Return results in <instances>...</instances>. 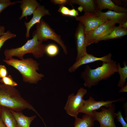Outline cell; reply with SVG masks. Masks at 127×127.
I'll list each match as a JSON object with an SVG mask.
<instances>
[{
    "label": "cell",
    "instance_id": "11",
    "mask_svg": "<svg viewBox=\"0 0 127 127\" xmlns=\"http://www.w3.org/2000/svg\"><path fill=\"white\" fill-rule=\"evenodd\" d=\"M77 51L75 61L87 53L84 27L79 22L75 34Z\"/></svg>",
    "mask_w": 127,
    "mask_h": 127
},
{
    "label": "cell",
    "instance_id": "15",
    "mask_svg": "<svg viewBox=\"0 0 127 127\" xmlns=\"http://www.w3.org/2000/svg\"><path fill=\"white\" fill-rule=\"evenodd\" d=\"M20 4V8L22 11L20 16L19 18L20 20L24 17L26 19L28 16L33 14L36 8L40 5L36 0H22L19 1Z\"/></svg>",
    "mask_w": 127,
    "mask_h": 127
},
{
    "label": "cell",
    "instance_id": "4",
    "mask_svg": "<svg viewBox=\"0 0 127 127\" xmlns=\"http://www.w3.org/2000/svg\"><path fill=\"white\" fill-rule=\"evenodd\" d=\"M32 39L28 40L23 45L19 47L6 49L4 54L5 60H8L13 56L18 57L20 60L23 59L26 54H32L36 58L43 56L45 53L46 45L43 42L38 41L36 34L33 32Z\"/></svg>",
    "mask_w": 127,
    "mask_h": 127
},
{
    "label": "cell",
    "instance_id": "6",
    "mask_svg": "<svg viewBox=\"0 0 127 127\" xmlns=\"http://www.w3.org/2000/svg\"><path fill=\"white\" fill-rule=\"evenodd\" d=\"M117 23L116 21L111 20L94 30L85 32L87 47L100 41L102 38L111 32Z\"/></svg>",
    "mask_w": 127,
    "mask_h": 127
},
{
    "label": "cell",
    "instance_id": "10",
    "mask_svg": "<svg viewBox=\"0 0 127 127\" xmlns=\"http://www.w3.org/2000/svg\"><path fill=\"white\" fill-rule=\"evenodd\" d=\"M76 20L83 25L85 32L94 30L109 20L100 18L96 13L84 12V14L75 17Z\"/></svg>",
    "mask_w": 127,
    "mask_h": 127
},
{
    "label": "cell",
    "instance_id": "27",
    "mask_svg": "<svg viewBox=\"0 0 127 127\" xmlns=\"http://www.w3.org/2000/svg\"><path fill=\"white\" fill-rule=\"evenodd\" d=\"M19 3V1L12 2L10 0H0V13L9 6Z\"/></svg>",
    "mask_w": 127,
    "mask_h": 127
},
{
    "label": "cell",
    "instance_id": "29",
    "mask_svg": "<svg viewBox=\"0 0 127 127\" xmlns=\"http://www.w3.org/2000/svg\"><path fill=\"white\" fill-rule=\"evenodd\" d=\"M50 1L54 4L59 6L68 4L69 2V0H51Z\"/></svg>",
    "mask_w": 127,
    "mask_h": 127
},
{
    "label": "cell",
    "instance_id": "36",
    "mask_svg": "<svg viewBox=\"0 0 127 127\" xmlns=\"http://www.w3.org/2000/svg\"><path fill=\"white\" fill-rule=\"evenodd\" d=\"M78 10L80 11V12H81L83 11V9L82 7L80 6L78 7Z\"/></svg>",
    "mask_w": 127,
    "mask_h": 127
},
{
    "label": "cell",
    "instance_id": "31",
    "mask_svg": "<svg viewBox=\"0 0 127 127\" xmlns=\"http://www.w3.org/2000/svg\"><path fill=\"white\" fill-rule=\"evenodd\" d=\"M121 88L119 90V92L120 93L127 92V84L126 82L125 85L121 87Z\"/></svg>",
    "mask_w": 127,
    "mask_h": 127
},
{
    "label": "cell",
    "instance_id": "3",
    "mask_svg": "<svg viewBox=\"0 0 127 127\" xmlns=\"http://www.w3.org/2000/svg\"><path fill=\"white\" fill-rule=\"evenodd\" d=\"M3 61L18 71L25 82L37 84L44 77V74L37 71L40 69L39 63L32 58L19 60L12 57Z\"/></svg>",
    "mask_w": 127,
    "mask_h": 127
},
{
    "label": "cell",
    "instance_id": "25",
    "mask_svg": "<svg viewBox=\"0 0 127 127\" xmlns=\"http://www.w3.org/2000/svg\"><path fill=\"white\" fill-rule=\"evenodd\" d=\"M16 35L9 30L7 31L0 37V50L4 43L7 40L15 38Z\"/></svg>",
    "mask_w": 127,
    "mask_h": 127
},
{
    "label": "cell",
    "instance_id": "30",
    "mask_svg": "<svg viewBox=\"0 0 127 127\" xmlns=\"http://www.w3.org/2000/svg\"><path fill=\"white\" fill-rule=\"evenodd\" d=\"M8 72L6 67L4 65H0V78H2L7 75Z\"/></svg>",
    "mask_w": 127,
    "mask_h": 127
},
{
    "label": "cell",
    "instance_id": "1",
    "mask_svg": "<svg viewBox=\"0 0 127 127\" xmlns=\"http://www.w3.org/2000/svg\"><path fill=\"white\" fill-rule=\"evenodd\" d=\"M0 106L10 110L21 112L28 109L39 115L33 107L21 95L15 87L0 83Z\"/></svg>",
    "mask_w": 127,
    "mask_h": 127
},
{
    "label": "cell",
    "instance_id": "8",
    "mask_svg": "<svg viewBox=\"0 0 127 127\" xmlns=\"http://www.w3.org/2000/svg\"><path fill=\"white\" fill-rule=\"evenodd\" d=\"M100 109V111H94L91 114L94 120L99 123V127H117L115 122L116 116L115 104L113 103L108 108L103 107Z\"/></svg>",
    "mask_w": 127,
    "mask_h": 127
},
{
    "label": "cell",
    "instance_id": "14",
    "mask_svg": "<svg viewBox=\"0 0 127 127\" xmlns=\"http://www.w3.org/2000/svg\"><path fill=\"white\" fill-rule=\"evenodd\" d=\"M96 14L98 17L101 18L109 20H115L119 25L127 21V12H118L109 10L105 12L98 11Z\"/></svg>",
    "mask_w": 127,
    "mask_h": 127
},
{
    "label": "cell",
    "instance_id": "33",
    "mask_svg": "<svg viewBox=\"0 0 127 127\" xmlns=\"http://www.w3.org/2000/svg\"><path fill=\"white\" fill-rule=\"evenodd\" d=\"M119 26L124 29H127V21L119 25Z\"/></svg>",
    "mask_w": 127,
    "mask_h": 127
},
{
    "label": "cell",
    "instance_id": "28",
    "mask_svg": "<svg viewBox=\"0 0 127 127\" xmlns=\"http://www.w3.org/2000/svg\"><path fill=\"white\" fill-rule=\"evenodd\" d=\"M116 118L122 127H127V124L125 120L120 111H118L116 113Z\"/></svg>",
    "mask_w": 127,
    "mask_h": 127
},
{
    "label": "cell",
    "instance_id": "16",
    "mask_svg": "<svg viewBox=\"0 0 127 127\" xmlns=\"http://www.w3.org/2000/svg\"><path fill=\"white\" fill-rule=\"evenodd\" d=\"M69 4H77L81 6L84 12L96 13L98 11L96 0H69Z\"/></svg>",
    "mask_w": 127,
    "mask_h": 127
},
{
    "label": "cell",
    "instance_id": "35",
    "mask_svg": "<svg viewBox=\"0 0 127 127\" xmlns=\"http://www.w3.org/2000/svg\"><path fill=\"white\" fill-rule=\"evenodd\" d=\"M0 127H6L0 117Z\"/></svg>",
    "mask_w": 127,
    "mask_h": 127
},
{
    "label": "cell",
    "instance_id": "7",
    "mask_svg": "<svg viewBox=\"0 0 127 127\" xmlns=\"http://www.w3.org/2000/svg\"><path fill=\"white\" fill-rule=\"evenodd\" d=\"M87 93L86 89L81 87L78 90L75 95L72 93L68 96L64 107L68 114L75 118L77 117L83 104L84 100L83 97Z\"/></svg>",
    "mask_w": 127,
    "mask_h": 127
},
{
    "label": "cell",
    "instance_id": "5",
    "mask_svg": "<svg viewBox=\"0 0 127 127\" xmlns=\"http://www.w3.org/2000/svg\"><path fill=\"white\" fill-rule=\"evenodd\" d=\"M36 34L38 41L43 42L48 40H51L58 43L62 48L65 54L68 53L66 46L61 36L57 34L49 25L43 19L36 24V30L34 32Z\"/></svg>",
    "mask_w": 127,
    "mask_h": 127
},
{
    "label": "cell",
    "instance_id": "38",
    "mask_svg": "<svg viewBox=\"0 0 127 127\" xmlns=\"http://www.w3.org/2000/svg\"><path fill=\"white\" fill-rule=\"evenodd\" d=\"M0 80H1V78H0Z\"/></svg>",
    "mask_w": 127,
    "mask_h": 127
},
{
    "label": "cell",
    "instance_id": "2",
    "mask_svg": "<svg viewBox=\"0 0 127 127\" xmlns=\"http://www.w3.org/2000/svg\"><path fill=\"white\" fill-rule=\"evenodd\" d=\"M116 61L103 62L102 65L92 69L88 65L81 73L80 77L84 81V86L89 88L98 84L102 80H106L117 72Z\"/></svg>",
    "mask_w": 127,
    "mask_h": 127
},
{
    "label": "cell",
    "instance_id": "37",
    "mask_svg": "<svg viewBox=\"0 0 127 127\" xmlns=\"http://www.w3.org/2000/svg\"><path fill=\"white\" fill-rule=\"evenodd\" d=\"M1 107L0 106V116H1Z\"/></svg>",
    "mask_w": 127,
    "mask_h": 127
},
{
    "label": "cell",
    "instance_id": "23",
    "mask_svg": "<svg viewBox=\"0 0 127 127\" xmlns=\"http://www.w3.org/2000/svg\"><path fill=\"white\" fill-rule=\"evenodd\" d=\"M58 11L63 16L75 17L79 15L78 11L74 8L70 9L64 6H60Z\"/></svg>",
    "mask_w": 127,
    "mask_h": 127
},
{
    "label": "cell",
    "instance_id": "13",
    "mask_svg": "<svg viewBox=\"0 0 127 127\" xmlns=\"http://www.w3.org/2000/svg\"><path fill=\"white\" fill-rule=\"evenodd\" d=\"M33 15L32 18L29 21L24 22L26 28L25 36L27 38L30 37V31L32 27L36 24L39 23L42 17L46 15H50L51 14L44 6L40 5L36 9Z\"/></svg>",
    "mask_w": 127,
    "mask_h": 127
},
{
    "label": "cell",
    "instance_id": "24",
    "mask_svg": "<svg viewBox=\"0 0 127 127\" xmlns=\"http://www.w3.org/2000/svg\"><path fill=\"white\" fill-rule=\"evenodd\" d=\"M45 53L48 56L53 57L56 56L59 52V49L58 46L53 44H50L46 45Z\"/></svg>",
    "mask_w": 127,
    "mask_h": 127
},
{
    "label": "cell",
    "instance_id": "9",
    "mask_svg": "<svg viewBox=\"0 0 127 127\" xmlns=\"http://www.w3.org/2000/svg\"><path fill=\"white\" fill-rule=\"evenodd\" d=\"M125 98L121 97L112 100L96 101L92 96H90L88 99L84 100L83 105L79 111V113L91 115L92 112L94 111L98 110L103 107L108 108L115 102L124 101Z\"/></svg>",
    "mask_w": 127,
    "mask_h": 127
},
{
    "label": "cell",
    "instance_id": "26",
    "mask_svg": "<svg viewBox=\"0 0 127 127\" xmlns=\"http://www.w3.org/2000/svg\"><path fill=\"white\" fill-rule=\"evenodd\" d=\"M0 82L5 85L15 87L18 84L14 80L11 75H7L5 77L1 79Z\"/></svg>",
    "mask_w": 127,
    "mask_h": 127
},
{
    "label": "cell",
    "instance_id": "22",
    "mask_svg": "<svg viewBox=\"0 0 127 127\" xmlns=\"http://www.w3.org/2000/svg\"><path fill=\"white\" fill-rule=\"evenodd\" d=\"M124 67H121L120 64H117V72L120 75V79L117 84L118 87H121L124 86L126 83V79L127 78V66L126 62L123 63Z\"/></svg>",
    "mask_w": 127,
    "mask_h": 127
},
{
    "label": "cell",
    "instance_id": "21",
    "mask_svg": "<svg viewBox=\"0 0 127 127\" xmlns=\"http://www.w3.org/2000/svg\"><path fill=\"white\" fill-rule=\"evenodd\" d=\"M127 34V29H124L119 26H115L110 33L102 38L100 41L120 38Z\"/></svg>",
    "mask_w": 127,
    "mask_h": 127
},
{
    "label": "cell",
    "instance_id": "19",
    "mask_svg": "<svg viewBox=\"0 0 127 127\" xmlns=\"http://www.w3.org/2000/svg\"><path fill=\"white\" fill-rule=\"evenodd\" d=\"M0 118L6 127H16V120L10 110L1 107Z\"/></svg>",
    "mask_w": 127,
    "mask_h": 127
},
{
    "label": "cell",
    "instance_id": "12",
    "mask_svg": "<svg viewBox=\"0 0 127 127\" xmlns=\"http://www.w3.org/2000/svg\"><path fill=\"white\" fill-rule=\"evenodd\" d=\"M112 55L110 53L103 57H98L87 53L82 57L68 68V71L70 73L74 72L80 66L84 64L95 61H100L103 62H109L112 60Z\"/></svg>",
    "mask_w": 127,
    "mask_h": 127
},
{
    "label": "cell",
    "instance_id": "20",
    "mask_svg": "<svg viewBox=\"0 0 127 127\" xmlns=\"http://www.w3.org/2000/svg\"><path fill=\"white\" fill-rule=\"evenodd\" d=\"M74 127H93L95 121L92 115L84 114L82 118H75Z\"/></svg>",
    "mask_w": 127,
    "mask_h": 127
},
{
    "label": "cell",
    "instance_id": "17",
    "mask_svg": "<svg viewBox=\"0 0 127 127\" xmlns=\"http://www.w3.org/2000/svg\"><path fill=\"white\" fill-rule=\"evenodd\" d=\"M98 11L104 9H108L110 10L118 12H127V9L123 7L116 5L111 0H96Z\"/></svg>",
    "mask_w": 127,
    "mask_h": 127
},
{
    "label": "cell",
    "instance_id": "34",
    "mask_svg": "<svg viewBox=\"0 0 127 127\" xmlns=\"http://www.w3.org/2000/svg\"><path fill=\"white\" fill-rule=\"evenodd\" d=\"M124 109L125 112L126 117H125V119L126 121H127V114L126 113V110H127V103H125L124 105Z\"/></svg>",
    "mask_w": 127,
    "mask_h": 127
},
{
    "label": "cell",
    "instance_id": "18",
    "mask_svg": "<svg viewBox=\"0 0 127 127\" xmlns=\"http://www.w3.org/2000/svg\"><path fill=\"white\" fill-rule=\"evenodd\" d=\"M17 123L16 127H30L32 122L36 118V115L30 117L25 115L21 112L10 110Z\"/></svg>",
    "mask_w": 127,
    "mask_h": 127
},
{
    "label": "cell",
    "instance_id": "32",
    "mask_svg": "<svg viewBox=\"0 0 127 127\" xmlns=\"http://www.w3.org/2000/svg\"><path fill=\"white\" fill-rule=\"evenodd\" d=\"M5 28L3 26L0 25V37L5 32Z\"/></svg>",
    "mask_w": 127,
    "mask_h": 127
}]
</instances>
